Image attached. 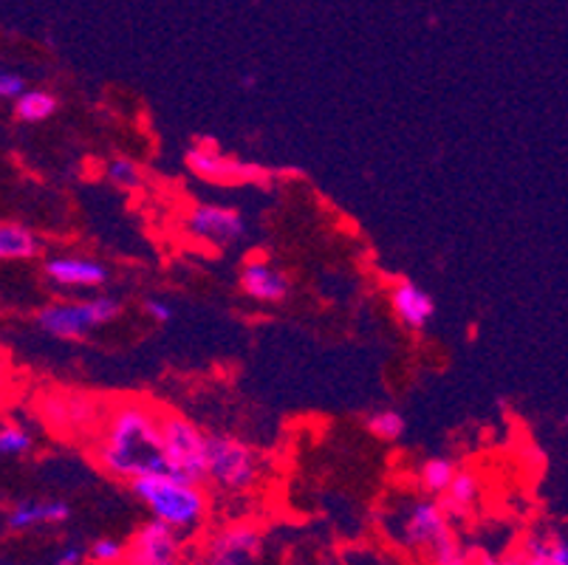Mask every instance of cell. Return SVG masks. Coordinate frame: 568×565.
Wrapping results in <instances>:
<instances>
[{
  "label": "cell",
  "mask_w": 568,
  "mask_h": 565,
  "mask_svg": "<svg viewBox=\"0 0 568 565\" xmlns=\"http://www.w3.org/2000/svg\"><path fill=\"white\" fill-rule=\"evenodd\" d=\"M97 464L116 481L170 473L164 453L162 411L148 402H119L105 418L97 438Z\"/></svg>",
  "instance_id": "cell-1"
},
{
  "label": "cell",
  "mask_w": 568,
  "mask_h": 565,
  "mask_svg": "<svg viewBox=\"0 0 568 565\" xmlns=\"http://www.w3.org/2000/svg\"><path fill=\"white\" fill-rule=\"evenodd\" d=\"M139 504L151 512L153 521L164 523L182 537L199 535L210 517V492L201 481L179 473H156L131 481Z\"/></svg>",
  "instance_id": "cell-2"
},
{
  "label": "cell",
  "mask_w": 568,
  "mask_h": 565,
  "mask_svg": "<svg viewBox=\"0 0 568 565\" xmlns=\"http://www.w3.org/2000/svg\"><path fill=\"white\" fill-rule=\"evenodd\" d=\"M261 478V458L246 442L232 433H206L204 486H213L221 495H246Z\"/></svg>",
  "instance_id": "cell-3"
},
{
  "label": "cell",
  "mask_w": 568,
  "mask_h": 565,
  "mask_svg": "<svg viewBox=\"0 0 568 565\" xmlns=\"http://www.w3.org/2000/svg\"><path fill=\"white\" fill-rule=\"evenodd\" d=\"M390 535L396 543L413 552L433 554L442 543L453 537V521L438 504V497H413L407 504H402L394 512V523H390Z\"/></svg>",
  "instance_id": "cell-4"
},
{
  "label": "cell",
  "mask_w": 568,
  "mask_h": 565,
  "mask_svg": "<svg viewBox=\"0 0 568 565\" xmlns=\"http://www.w3.org/2000/svg\"><path fill=\"white\" fill-rule=\"evenodd\" d=\"M122 311V303L108 294H97L88 300H69V303L45 305L38 311V329L57 340H82L94 329L113 323Z\"/></svg>",
  "instance_id": "cell-5"
},
{
  "label": "cell",
  "mask_w": 568,
  "mask_h": 565,
  "mask_svg": "<svg viewBox=\"0 0 568 565\" xmlns=\"http://www.w3.org/2000/svg\"><path fill=\"white\" fill-rule=\"evenodd\" d=\"M162 438L164 453L170 461V473L187 475L193 481H204V455L206 433L193 424V418L182 413L162 411Z\"/></svg>",
  "instance_id": "cell-6"
},
{
  "label": "cell",
  "mask_w": 568,
  "mask_h": 565,
  "mask_svg": "<svg viewBox=\"0 0 568 565\" xmlns=\"http://www.w3.org/2000/svg\"><path fill=\"white\" fill-rule=\"evenodd\" d=\"M263 535L252 523H232L210 535L195 565H261Z\"/></svg>",
  "instance_id": "cell-7"
},
{
  "label": "cell",
  "mask_w": 568,
  "mask_h": 565,
  "mask_svg": "<svg viewBox=\"0 0 568 565\" xmlns=\"http://www.w3.org/2000/svg\"><path fill=\"white\" fill-rule=\"evenodd\" d=\"M184 230L206 246L230 249L244 241L246 218L224 204H195L184 215Z\"/></svg>",
  "instance_id": "cell-8"
},
{
  "label": "cell",
  "mask_w": 568,
  "mask_h": 565,
  "mask_svg": "<svg viewBox=\"0 0 568 565\" xmlns=\"http://www.w3.org/2000/svg\"><path fill=\"white\" fill-rule=\"evenodd\" d=\"M187 168L193 170V175L210 181V184H246V181H263L266 179V170L261 164L237 162L230 159L219 150L215 142H199L187 150L184 155Z\"/></svg>",
  "instance_id": "cell-9"
},
{
  "label": "cell",
  "mask_w": 568,
  "mask_h": 565,
  "mask_svg": "<svg viewBox=\"0 0 568 565\" xmlns=\"http://www.w3.org/2000/svg\"><path fill=\"white\" fill-rule=\"evenodd\" d=\"M184 554V537L159 521H148L125 543V565H170Z\"/></svg>",
  "instance_id": "cell-10"
},
{
  "label": "cell",
  "mask_w": 568,
  "mask_h": 565,
  "mask_svg": "<svg viewBox=\"0 0 568 565\" xmlns=\"http://www.w3.org/2000/svg\"><path fill=\"white\" fill-rule=\"evenodd\" d=\"M43 272L51 286L69 289V292H91L108 283V269L85 255H54L45 261Z\"/></svg>",
  "instance_id": "cell-11"
},
{
  "label": "cell",
  "mask_w": 568,
  "mask_h": 565,
  "mask_svg": "<svg viewBox=\"0 0 568 565\" xmlns=\"http://www.w3.org/2000/svg\"><path fill=\"white\" fill-rule=\"evenodd\" d=\"M513 565H568V541L562 526L535 528L520 541L513 554H506Z\"/></svg>",
  "instance_id": "cell-12"
},
{
  "label": "cell",
  "mask_w": 568,
  "mask_h": 565,
  "mask_svg": "<svg viewBox=\"0 0 568 565\" xmlns=\"http://www.w3.org/2000/svg\"><path fill=\"white\" fill-rule=\"evenodd\" d=\"M237 283H241V292L246 297L257 300V303H283L288 297V289H292L286 272L272 266L266 258H250V261H244Z\"/></svg>",
  "instance_id": "cell-13"
},
{
  "label": "cell",
  "mask_w": 568,
  "mask_h": 565,
  "mask_svg": "<svg viewBox=\"0 0 568 565\" xmlns=\"http://www.w3.org/2000/svg\"><path fill=\"white\" fill-rule=\"evenodd\" d=\"M71 509L65 501L57 497H32V501H20L9 509L7 526L12 532H32L40 526H60L69 521Z\"/></svg>",
  "instance_id": "cell-14"
},
{
  "label": "cell",
  "mask_w": 568,
  "mask_h": 565,
  "mask_svg": "<svg viewBox=\"0 0 568 565\" xmlns=\"http://www.w3.org/2000/svg\"><path fill=\"white\" fill-rule=\"evenodd\" d=\"M390 305H394V314L402 320V325H407L410 331H425L430 320L436 317L433 297L425 289H418L413 280L396 283L394 292H390Z\"/></svg>",
  "instance_id": "cell-15"
},
{
  "label": "cell",
  "mask_w": 568,
  "mask_h": 565,
  "mask_svg": "<svg viewBox=\"0 0 568 565\" xmlns=\"http://www.w3.org/2000/svg\"><path fill=\"white\" fill-rule=\"evenodd\" d=\"M478 497H481V481H478V475L473 470H456L450 486L438 497V504L444 506V512L453 521V517L469 515L475 509V504H478Z\"/></svg>",
  "instance_id": "cell-16"
},
{
  "label": "cell",
  "mask_w": 568,
  "mask_h": 565,
  "mask_svg": "<svg viewBox=\"0 0 568 565\" xmlns=\"http://www.w3.org/2000/svg\"><path fill=\"white\" fill-rule=\"evenodd\" d=\"M40 255V238L29 226L0 221V263L32 261Z\"/></svg>",
  "instance_id": "cell-17"
},
{
  "label": "cell",
  "mask_w": 568,
  "mask_h": 565,
  "mask_svg": "<svg viewBox=\"0 0 568 565\" xmlns=\"http://www.w3.org/2000/svg\"><path fill=\"white\" fill-rule=\"evenodd\" d=\"M57 97L54 93L43 91V88H32V91H20L14 97V113H18L20 122L26 124H40L45 119H51L57 113Z\"/></svg>",
  "instance_id": "cell-18"
},
{
  "label": "cell",
  "mask_w": 568,
  "mask_h": 565,
  "mask_svg": "<svg viewBox=\"0 0 568 565\" xmlns=\"http://www.w3.org/2000/svg\"><path fill=\"white\" fill-rule=\"evenodd\" d=\"M456 470L458 464L453 458H444V455L427 458L425 464L418 466V486H422L427 497H442L444 490L450 486Z\"/></svg>",
  "instance_id": "cell-19"
},
{
  "label": "cell",
  "mask_w": 568,
  "mask_h": 565,
  "mask_svg": "<svg viewBox=\"0 0 568 565\" xmlns=\"http://www.w3.org/2000/svg\"><path fill=\"white\" fill-rule=\"evenodd\" d=\"M365 430H368L374 438H379V442L394 444V442H399L402 435H405L407 422L399 411H394V407H385V411H374L365 416Z\"/></svg>",
  "instance_id": "cell-20"
},
{
  "label": "cell",
  "mask_w": 568,
  "mask_h": 565,
  "mask_svg": "<svg viewBox=\"0 0 568 565\" xmlns=\"http://www.w3.org/2000/svg\"><path fill=\"white\" fill-rule=\"evenodd\" d=\"M34 435L18 422H3L0 424V455L3 458H23L32 453Z\"/></svg>",
  "instance_id": "cell-21"
},
{
  "label": "cell",
  "mask_w": 568,
  "mask_h": 565,
  "mask_svg": "<svg viewBox=\"0 0 568 565\" xmlns=\"http://www.w3.org/2000/svg\"><path fill=\"white\" fill-rule=\"evenodd\" d=\"M85 557L91 565H125V543L119 537H97L85 548Z\"/></svg>",
  "instance_id": "cell-22"
},
{
  "label": "cell",
  "mask_w": 568,
  "mask_h": 565,
  "mask_svg": "<svg viewBox=\"0 0 568 565\" xmlns=\"http://www.w3.org/2000/svg\"><path fill=\"white\" fill-rule=\"evenodd\" d=\"M105 175L113 186L125 190V193L128 190H136V186H142V170H139V164L133 162V159H125V155L111 159L105 168Z\"/></svg>",
  "instance_id": "cell-23"
},
{
  "label": "cell",
  "mask_w": 568,
  "mask_h": 565,
  "mask_svg": "<svg viewBox=\"0 0 568 565\" xmlns=\"http://www.w3.org/2000/svg\"><path fill=\"white\" fill-rule=\"evenodd\" d=\"M430 559H433V565H475L473 559L467 557V552L458 546L456 537H450L447 543H442V546L430 554Z\"/></svg>",
  "instance_id": "cell-24"
},
{
  "label": "cell",
  "mask_w": 568,
  "mask_h": 565,
  "mask_svg": "<svg viewBox=\"0 0 568 565\" xmlns=\"http://www.w3.org/2000/svg\"><path fill=\"white\" fill-rule=\"evenodd\" d=\"M142 309H144V314H148V317H151L156 325L173 323V317H175L173 305H170L168 300H162V297H148V300H144Z\"/></svg>",
  "instance_id": "cell-25"
},
{
  "label": "cell",
  "mask_w": 568,
  "mask_h": 565,
  "mask_svg": "<svg viewBox=\"0 0 568 565\" xmlns=\"http://www.w3.org/2000/svg\"><path fill=\"white\" fill-rule=\"evenodd\" d=\"M20 91H23V80H20V74L0 69V100H14Z\"/></svg>",
  "instance_id": "cell-26"
},
{
  "label": "cell",
  "mask_w": 568,
  "mask_h": 565,
  "mask_svg": "<svg viewBox=\"0 0 568 565\" xmlns=\"http://www.w3.org/2000/svg\"><path fill=\"white\" fill-rule=\"evenodd\" d=\"M85 563H88V557H85V548L82 546H65L63 552L54 557V565H85Z\"/></svg>",
  "instance_id": "cell-27"
},
{
  "label": "cell",
  "mask_w": 568,
  "mask_h": 565,
  "mask_svg": "<svg viewBox=\"0 0 568 565\" xmlns=\"http://www.w3.org/2000/svg\"><path fill=\"white\" fill-rule=\"evenodd\" d=\"M9 391H12V365H9V360L0 351V404L9 396Z\"/></svg>",
  "instance_id": "cell-28"
},
{
  "label": "cell",
  "mask_w": 568,
  "mask_h": 565,
  "mask_svg": "<svg viewBox=\"0 0 568 565\" xmlns=\"http://www.w3.org/2000/svg\"><path fill=\"white\" fill-rule=\"evenodd\" d=\"M475 565H513V559H509V557H487V554H481V557L475 559Z\"/></svg>",
  "instance_id": "cell-29"
},
{
  "label": "cell",
  "mask_w": 568,
  "mask_h": 565,
  "mask_svg": "<svg viewBox=\"0 0 568 565\" xmlns=\"http://www.w3.org/2000/svg\"><path fill=\"white\" fill-rule=\"evenodd\" d=\"M170 565H187V563H182V559H179V563H170Z\"/></svg>",
  "instance_id": "cell-30"
}]
</instances>
